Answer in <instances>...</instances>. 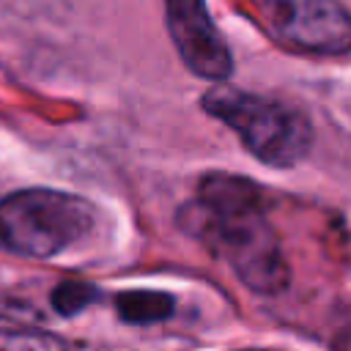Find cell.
Returning a JSON list of instances; mask_svg holds the SVG:
<instances>
[{
    "mask_svg": "<svg viewBox=\"0 0 351 351\" xmlns=\"http://www.w3.org/2000/svg\"><path fill=\"white\" fill-rule=\"evenodd\" d=\"M165 3V19L167 33L186 63L189 71H195L203 80H225L233 71L230 49L219 30L214 27L206 0H162Z\"/></svg>",
    "mask_w": 351,
    "mask_h": 351,
    "instance_id": "cell-5",
    "label": "cell"
},
{
    "mask_svg": "<svg viewBox=\"0 0 351 351\" xmlns=\"http://www.w3.org/2000/svg\"><path fill=\"white\" fill-rule=\"evenodd\" d=\"M96 225V211L80 195L22 189L0 200V250L22 258H55L80 244Z\"/></svg>",
    "mask_w": 351,
    "mask_h": 351,
    "instance_id": "cell-2",
    "label": "cell"
},
{
    "mask_svg": "<svg viewBox=\"0 0 351 351\" xmlns=\"http://www.w3.org/2000/svg\"><path fill=\"white\" fill-rule=\"evenodd\" d=\"M208 115L228 123L252 156L271 167L296 165L313 145V126L296 107L217 85L203 96Z\"/></svg>",
    "mask_w": 351,
    "mask_h": 351,
    "instance_id": "cell-3",
    "label": "cell"
},
{
    "mask_svg": "<svg viewBox=\"0 0 351 351\" xmlns=\"http://www.w3.org/2000/svg\"><path fill=\"white\" fill-rule=\"evenodd\" d=\"M118 315L129 324L145 326L173 315V299L162 291H126L115 299Z\"/></svg>",
    "mask_w": 351,
    "mask_h": 351,
    "instance_id": "cell-6",
    "label": "cell"
},
{
    "mask_svg": "<svg viewBox=\"0 0 351 351\" xmlns=\"http://www.w3.org/2000/svg\"><path fill=\"white\" fill-rule=\"evenodd\" d=\"M271 33L310 55L351 49V14L337 0H261Z\"/></svg>",
    "mask_w": 351,
    "mask_h": 351,
    "instance_id": "cell-4",
    "label": "cell"
},
{
    "mask_svg": "<svg viewBox=\"0 0 351 351\" xmlns=\"http://www.w3.org/2000/svg\"><path fill=\"white\" fill-rule=\"evenodd\" d=\"M96 296H99V291L93 285H88V282H60L52 291L49 302H52V307L60 315H77L80 310H85L88 304H93Z\"/></svg>",
    "mask_w": 351,
    "mask_h": 351,
    "instance_id": "cell-7",
    "label": "cell"
},
{
    "mask_svg": "<svg viewBox=\"0 0 351 351\" xmlns=\"http://www.w3.org/2000/svg\"><path fill=\"white\" fill-rule=\"evenodd\" d=\"M178 222L252 291L274 293L288 282V266L255 184L228 173H208L197 184V197L181 208Z\"/></svg>",
    "mask_w": 351,
    "mask_h": 351,
    "instance_id": "cell-1",
    "label": "cell"
}]
</instances>
